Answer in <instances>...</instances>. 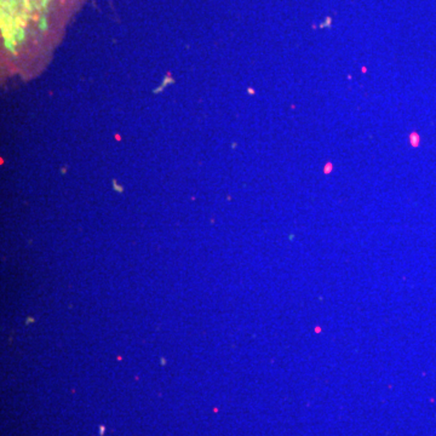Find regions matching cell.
Here are the masks:
<instances>
[{
  "instance_id": "6da1fadb",
  "label": "cell",
  "mask_w": 436,
  "mask_h": 436,
  "mask_svg": "<svg viewBox=\"0 0 436 436\" xmlns=\"http://www.w3.org/2000/svg\"><path fill=\"white\" fill-rule=\"evenodd\" d=\"M5 47H6L10 52L15 54V49H13V44L10 43V40H5Z\"/></svg>"
},
{
  "instance_id": "7a4b0ae2",
  "label": "cell",
  "mask_w": 436,
  "mask_h": 436,
  "mask_svg": "<svg viewBox=\"0 0 436 436\" xmlns=\"http://www.w3.org/2000/svg\"><path fill=\"white\" fill-rule=\"evenodd\" d=\"M40 26H42V30H45V27H47V23H45V21H42V25H40Z\"/></svg>"
}]
</instances>
